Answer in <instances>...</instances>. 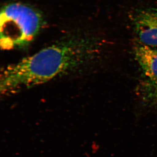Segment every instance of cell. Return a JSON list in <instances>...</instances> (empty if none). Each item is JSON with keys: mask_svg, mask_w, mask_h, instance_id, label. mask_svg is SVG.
I'll return each mask as SVG.
<instances>
[{"mask_svg": "<svg viewBox=\"0 0 157 157\" xmlns=\"http://www.w3.org/2000/svg\"><path fill=\"white\" fill-rule=\"evenodd\" d=\"M89 45L82 37L70 36L9 65L1 74V92L17 93L77 70L89 57Z\"/></svg>", "mask_w": 157, "mask_h": 157, "instance_id": "6da1fadb", "label": "cell"}, {"mask_svg": "<svg viewBox=\"0 0 157 157\" xmlns=\"http://www.w3.org/2000/svg\"><path fill=\"white\" fill-rule=\"evenodd\" d=\"M1 46L4 49L29 45L43 25L42 15L36 9L21 3L3 7L1 12Z\"/></svg>", "mask_w": 157, "mask_h": 157, "instance_id": "7a4b0ae2", "label": "cell"}, {"mask_svg": "<svg viewBox=\"0 0 157 157\" xmlns=\"http://www.w3.org/2000/svg\"><path fill=\"white\" fill-rule=\"evenodd\" d=\"M134 53L143 74L141 89L143 98L157 103V50L142 44L135 46Z\"/></svg>", "mask_w": 157, "mask_h": 157, "instance_id": "3957f363", "label": "cell"}, {"mask_svg": "<svg viewBox=\"0 0 157 157\" xmlns=\"http://www.w3.org/2000/svg\"><path fill=\"white\" fill-rule=\"evenodd\" d=\"M134 29L140 42L149 47H157V10L141 9L133 19Z\"/></svg>", "mask_w": 157, "mask_h": 157, "instance_id": "277c9868", "label": "cell"}]
</instances>
